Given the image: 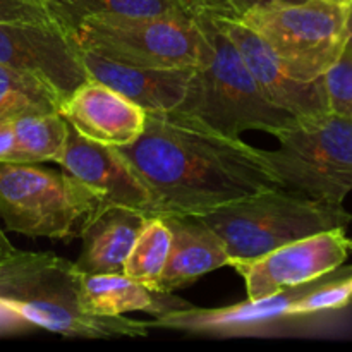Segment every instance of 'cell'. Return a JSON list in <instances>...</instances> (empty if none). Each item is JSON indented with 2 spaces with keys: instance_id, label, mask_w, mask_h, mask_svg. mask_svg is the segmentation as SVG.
Listing matches in <instances>:
<instances>
[{
  "instance_id": "2",
  "label": "cell",
  "mask_w": 352,
  "mask_h": 352,
  "mask_svg": "<svg viewBox=\"0 0 352 352\" xmlns=\"http://www.w3.org/2000/svg\"><path fill=\"white\" fill-rule=\"evenodd\" d=\"M199 57L181 105L170 110L212 133L239 140L246 131L277 136L298 117L265 98L244 65L236 45L208 16H195Z\"/></svg>"
},
{
  "instance_id": "9",
  "label": "cell",
  "mask_w": 352,
  "mask_h": 352,
  "mask_svg": "<svg viewBox=\"0 0 352 352\" xmlns=\"http://www.w3.org/2000/svg\"><path fill=\"white\" fill-rule=\"evenodd\" d=\"M0 64L40 81L60 103L89 81L81 48L54 21L0 23Z\"/></svg>"
},
{
  "instance_id": "26",
  "label": "cell",
  "mask_w": 352,
  "mask_h": 352,
  "mask_svg": "<svg viewBox=\"0 0 352 352\" xmlns=\"http://www.w3.org/2000/svg\"><path fill=\"white\" fill-rule=\"evenodd\" d=\"M47 9L24 0H0V23H47Z\"/></svg>"
},
{
  "instance_id": "14",
  "label": "cell",
  "mask_w": 352,
  "mask_h": 352,
  "mask_svg": "<svg viewBox=\"0 0 352 352\" xmlns=\"http://www.w3.org/2000/svg\"><path fill=\"white\" fill-rule=\"evenodd\" d=\"M320 280L287 289L278 294L260 299H248L244 302L226 308L201 309L191 306L182 311L155 318L150 327L182 330L192 333H217V336H248L270 329L280 320L292 318L291 309L298 298L315 287Z\"/></svg>"
},
{
  "instance_id": "10",
  "label": "cell",
  "mask_w": 352,
  "mask_h": 352,
  "mask_svg": "<svg viewBox=\"0 0 352 352\" xmlns=\"http://www.w3.org/2000/svg\"><path fill=\"white\" fill-rule=\"evenodd\" d=\"M347 227L323 230L284 244L250 261L234 263L244 278L248 299H260L287 289L322 280L344 265L352 253Z\"/></svg>"
},
{
  "instance_id": "31",
  "label": "cell",
  "mask_w": 352,
  "mask_h": 352,
  "mask_svg": "<svg viewBox=\"0 0 352 352\" xmlns=\"http://www.w3.org/2000/svg\"><path fill=\"white\" fill-rule=\"evenodd\" d=\"M333 2H339V3H351L352 0H333Z\"/></svg>"
},
{
  "instance_id": "24",
  "label": "cell",
  "mask_w": 352,
  "mask_h": 352,
  "mask_svg": "<svg viewBox=\"0 0 352 352\" xmlns=\"http://www.w3.org/2000/svg\"><path fill=\"white\" fill-rule=\"evenodd\" d=\"M330 112L352 120V58L344 52L323 76Z\"/></svg>"
},
{
  "instance_id": "7",
  "label": "cell",
  "mask_w": 352,
  "mask_h": 352,
  "mask_svg": "<svg viewBox=\"0 0 352 352\" xmlns=\"http://www.w3.org/2000/svg\"><path fill=\"white\" fill-rule=\"evenodd\" d=\"M347 16L349 3L277 0L253 7L237 21L267 41L291 78L315 81L344 54Z\"/></svg>"
},
{
  "instance_id": "18",
  "label": "cell",
  "mask_w": 352,
  "mask_h": 352,
  "mask_svg": "<svg viewBox=\"0 0 352 352\" xmlns=\"http://www.w3.org/2000/svg\"><path fill=\"white\" fill-rule=\"evenodd\" d=\"M82 308L89 315L122 316L129 311H144L155 318L191 308V302L174 298L172 292H160L133 280L124 274H82Z\"/></svg>"
},
{
  "instance_id": "5",
  "label": "cell",
  "mask_w": 352,
  "mask_h": 352,
  "mask_svg": "<svg viewBox=\"0 0 352 352\" xmlns=\"http://www.w3.org/2000/svg\"><path fill=\"white\" fill-rule=\"evenodd\" d=\"M277 150H261L278 186L329 205L352 191V120L333 112L299 117L275 136Z\"/></svg>"
},
{
  "instance_id": "20",
  "label": "cell",
  "mask_w": 352,
  "mask_h": 352,
  "mask_svg": "<svg viewBox=\"0 0 352 352\" xmlns=\"http://www.w3.org/2000/svg\"><path fill=\"white\" fill-rule=\"evenodd\" d=\"M16 151L21 164H58L65 150L67 120L60 112H30L12 119Z\"/></svg>"
},
{
  "instance_id": "13",
  "label": "cell",
  "mask_w": 352,
  "mask_h": 352,
  "mask_svg": "<svg viewBox=\"0 0 352 352\" xmlns=\"http://www.w3.org/2000/svg\"><path fill=\"white\" fill-rule=\"evenodd\" d=\"M58 112L86 140L116 148L136 141L146 124V110L93 79L79 86Z\"/></svg>"
},
{
  "instance_id": "12",
  "label": "cell",
  "mask_w": 352,
  "mask_h": 352,
  "mask_svg": "<svg viewBox=\"0 0 352 352\" xmlns=\"http://www.w3.org/2000/svg\"><path fill=\"white\" fill-rule=\"evenodd\" d=\"M58 165L69 175L95 189L102 196L103 206H129L151 215L150 192L117 148L86 140L69 122L65 150Z\"/></svg>"
},
{
  "instance_id": "30",
  "label": "cell",
  "mask_w": 352,
  "mask_h": 352,
  "mask_svg": "<svg viewBox=\"0 0 352 352\" xmlns=\"http://www.w3.org/2000/svg\"><path fill=\"white\" fill-rule=\"evenodd\" d=\"M24 2L34 3V6H40V7H45V6H47V0H24Z\"/></svg>"
},
{
  "instance_id": "8",
  "label": "cell",
  "mask_w": 352,
  "mask_h": 352,
  "mask_svg": "<svg viewBox=\"0 0 352 352\" xmlns=\"http://www.w3.org/2000/svg\"><path fill=\"white\" fill-rule=\"evenodd\" d=\"M81 50L155 69L195 67L199 30L195 17L91 16L69 31Z\"/></svg>"
},
{
  "instance_id": "23",
  "label": "cell",
  "mask_w": 352,
  "mask_h": 352,
  "mask_svg": "<svg viewBox=\"0 0 352 352\" xmlns=\"http://www.w3.org/2000/svg\"><path fill=\"white\" fill-rule=\"evenodd\" d=\"M352 275L340 280L316 284L306 294L298 298L292 305L291 316H308L320 311L346 308L352 301Z\"/></svg>"
},
{
  "instance_id": "32",
  "label": "cell",
  "mask_w": 352,
  "mask_h": 352,
  "mask_svg": "<svg viewBox=\"0 0 352 352\" xmlns=\"http://www.w3.org/2000/svg\"><path fill=\"white\" fill-rule=\"evenodd\" d=\"M351 278H352V277H351Z\"/></svg>"
},
{
  "instance_id": "21",
  "label": "cell",
  "mask_w": 352,
  "mask_h": 352,
  "mask_svg": "<svg viewBox=\"0 0 352 352\" xmlns=\"http://www.w3.org/2000/svg\"><path fill=\"white\" fill-rule=\"evenodd\" d=\"M60 105L40 81L0 64V122L30 112H58Z\"/></svg>"
},
{
  "instance_id": "1",
  "label": "cell",
  "mask_w": 352,
  "mask_h": 352,
  "mask_svg": "<svg viewBox=\"0 0 352 352\" xmlns=\"http://www.w3.org/2000/svg\"><path fill=\"white\" fill-rule=\"evenodd\" d=\"M117 151L150 192V217L205 215L280 188L260 148L203 129L172 112H146L140 138Z\"/></svg>"
},
{
  "instance_id": "4",
  "label": "cell",
  "mask_w": 352,
  "mask_h": 352,
  "mask_svg": "<svg viewBox=\"0 0 352 352\" xmlns=\"http://www.w3.org/2000/svg\"><path fill=\"white\" fill-rule=\"evenodd\" d=\"M222 239L230 267L323 230L347 227L344 205H329L275 188L198 215Z\"/></svg>"
},
{
  "instance_id": "27",
  "label": "cell",
  "mask_w": 352,
  "mask_h": 352,
  "mask_svg": "<svg viewBox=\"0 0 352 352\" xmlns=\"http://www.w3.org/2000/svg\"><path fill=\"white\" fill-rule=\"evenodd\" d=\"M16 151V136H14L12 120L0 122V162H12Z\"/></svg>"
},
{
  "instance_id": "22",
  "label": "cell",
  "mask_w": 352,
  "mask_h": 352,
  "mask_svg": "<svg viewBox=\"0 0 352 352\" xmlns=\"http://www.w3.org/2000/svg\"><path fill=\"white\" fill-rule=\"evenodd\" d=\"M170 230L160 217H150L124 263V275L153 289L167 263Z\"/></svg>"
},
{
  "instance_id": "3",
  "label": "cell",
  "mask_w": 352,
  "mask_h": 352,
  "mask_svg": "<svg viewBox=\"0 0 352 352\" xmlns=\"http://www.w3.org/2000/svg\"><path fill=\"white\" fill-rule=\"evenodd\" d=\"M82 274L55 253L17 251L0 265V311L67 337H146L150 323L96 316L82 308Z\"/></svg>"
},
{
  "instance_id": "6",
  "label": "cell",
  "mask_w": 352,
  "mask_h": 352,
  "mask_svg": "<svg viewBox=\"0 0 352 352\" xmlns=\"http://www.w3.org/2000/svg\"><path fill=\"white\" fill-rule=\"evenodd\" d=\"M102 206V196L67 172L0 162V219L12 232L69 243Z\"/></svg>"
},
{
  "instance_id": "17",
  "label": "cell",
  "mask_w": 352,
  "mask_h": 352,
  "mask_svg": "<svg viewBox=\"0 0 352 352\" xmlns=\"http://www.w3.org/2000/svg\"><path fill=\"white\" fill-rule=\"evenodd\" d=\"M150 217L129 206H102L82 230L81 253L74 261L78 270L86 275L124 274L129 256Z\"/></svg>"
},
{
  "instance_id": "25",
  "label": "cell",
  "mask_w": 352,
  "mask_h": 352,
  "mask_svg": "<svg viewBox=\"0 0 352 352\" xmlns=\"http://www.w3.org/2000/svg\"><path fill=\"white\" fill-rule=\"evenodd\" d=\"M189 12L195 16H208L213 19L237 21L250 9L277 0H182ZM282 2H301V0H282Z\"/></svg>"
},
{
  "instance_id": "15",
  "label": "cell",
  "mask_w": 352,
  "mask_h": 352,
  "mask_svg": "<svg viewBox=\"0 0 352 352\" xmlns=\"http://www.w3.org/2000/svg\"><path fill=\"white\" fill-rule=\"evenodd\" d=\"M81 58L89 79L109 86L146 112H170L181 105L195 69L127 65L88 50H81Z\"/></svg>"
},
{
  "instance_id": "29",
  "label": "cell",
  "mask_w": 352,
  "mask_h": 352,
  "mask_svg": "<svg viewBox=\"0 0 352 352\" xmlns=\"http://www.w3.org/2000/svg\"><path fill=\"white\" fill-rule=\"evenodd\" d=\"M347 55L352 58V2L349 3V16H347V40L346 48H344Z\"/></svg>"
},
{
  "instance_id": "16",
  "label": "cell",
  "mask_w": 352,
  "mask_h": 352,
  "mask_svg": "<svg viewBox=\"0 0 352 352\" xmlns=\"http://www.w3.org/2000/svg\"><path fill=\"white\" fill-rule=\"evenodd\" d=\"M164 220L170 230V250L153 291L174 292L203 275L230 267L222 239L198 217H164Z\"/></svg>"
},
{
  "instance_id": "11",
  "label": "cell",
  "mask_w": 352,
  "mask_h": 352,
  "mask_svg": "<svg viewBox=\"0 0 352 352\" xmlns=\"http://www.w3.org/2000/svg\"><path fill=\"white\" fill-rule=\"evenodd\" d=\"M215 21L227 38L236 45L244 65L268 102L287 110L298 119L329 112L323 78L315 81H299L291 78L260 34L244 26L241 21Z\"/></svg>"
},
{
  "instance_id": "28",
  "label": "cell",
  "mask_w": 352,
  "mask_h": 352,
  "mask_svg": "<svg viewBox=\"0 0 352 352\" xmlns=\"http://www.w3.org/2000/svg\"><path fill=\"white\" fill-rule=\"evenodd\" d=\"M17 251L19 250L12 246V243L9 241V237H7L6 232H3L2 226H0V265H2L3 261L9 260V258H12Z\"/></svg>"
},
{
  "instance_id": "19",
  "label": "cell",
  "mask_w": 352,
  "mask_h": 352,
  "mask_svg": "<svg viewBox=\"0 0 352 352\" xmlns=\"http://www.w3.org/2000/svg\"><path fill=\"white\" fill-rule=\"evenodd\" d=\"M45 9L67 33L91 16L192 17L182 0H47Z\"/></svg>"
}]
</instances>
